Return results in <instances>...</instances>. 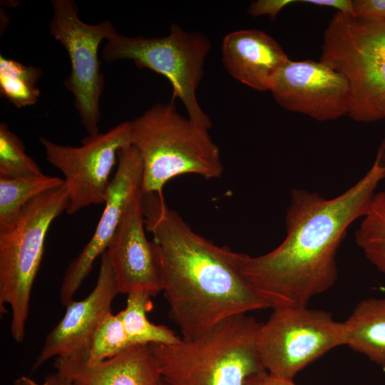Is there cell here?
<instances>
[{"label":"cell","mask_w":385,"mask_h":385,"mask_svg":"<svg viewBox=\"0 0 385 385\" xmlns=\"http://www.w3.org/2000/svg\"><path fill=\"white\" fill-rule=\"evenodd\" d=\"M366 259L385 273V191L376 192L355 233Z\"/></svg>","instance_id":"obj_21"},{"label":"cell","mask_w":385,"mask_h":385,"mask_svg":"<svg viewBox=\"0 0 385 385\" xmlns=\"http://www.w3.org/2000/svg\"><path fill=\"white\" fill-rule=\"evenodd\" d=\"M168 315L182 338L192 340L225 319L270 308L242 273L237 252L195 232L163 195L143 193Z\"/></svg>","instance_id":"obj_2"},{"label":"cell","mask_w":385,"mask_h":385,"mask_svg":"<svg viewBox=\"0 0 385 385\" xmlns=\"http://www.w3.org/2000/svg\"><path fill=\"white\" fill-rule=\"evenodd\" d=\"M39 140L48 163L64 175L69 197L66 212L73 215L89 205L105 203L118 151L132 145L131 121L120 123L106 133L88 135L77 147L44 137Z\"/></svg>","instance_id":"obj_10"},{"label":"cell","mask_w":385,"mask_h":385,"mask_svg":"<svg viewBox=\"0 0 385 385\" xmlns=\"http://www.w3.org/2000/svg\"><path fill=\"white\" fill-rule=\"evenodd\" d=\"M143 173V160L138 149L133 145L120 149L117 170L111 180L105 207L94 233L63 274L59 290L63 307L73 301L93 263L107 250L129 202L142 190Z\"/></svg>","instance_id":"obj_12"},{"label":"cell","mask_w":385,"mask_h":385,"mask_svg":"<svg viewBox=\"0 0 385 385\" xmlns=\"http://www.w3.org/2000/svg\"><path fill=\"white\" fill-rule=\"evenodd\" d=\"M295 2L298 1L258 0L250 4L248 14L253 16L268 15L272 20H274L284 7Z\"/></svg>","instance_id":"obj_25"},{"label":"cell","mask_w":385,"mask_h":385,"mask_svg":"<svg viewBox=\"0 0 385 385\" xmlns=\"http://www.w3.org/2000/svg\"><path fill=\"white\" fill-rule=\"evenodd\" d=\"M131 142L143 160V193L163 195L165 184L183 175H222L220 150L208 130L180 115L173 102L155 104L131 120Z\"/></svg>","instance_id":"obj_4"},{"label":"cell","mask_w":385,"mask_h":385,"mask_svg":"<svg viewBox=\"0 0 385 385\" xmlns=\"http://www.w3.org/2000/svg\"><path fill=\"white\" fill-rule=\"evenodd\" d=\"M118 294L114 271L105 251L95 287L84 299L66 307L64 315L46 336L32 371L53 357L86 359L93 335L112 312V302Z\"/></svg>","instance_id":"obj_13"},{"label":"cell","mask_w":385,"mask_h":385,"mask_svg":"<svg viewBox=\"0 0 385 385\" xmlns=\"http://www.w3.org/2000/svg\"><path fill=\"white\" fill-rule=\"evenodd\" d=\"M344 324L346 345L385 369V297L360 301Z\"/></svg>","instance_id":"obj_17"},{"label":"cell","mask_w":385,"mask_h":385,"mask_svg":"<svg viewBox=\"0 0 385 385\" xmlns=\"http://www.w3.org/2000/svg\"><path fill=\"white\" fill-rule=\"evenodd\" d=\"M256 345L266 371L293 379L331 349L346 345L345 327L323 310L307 306L277 307L268 320L261 323Z\"/></svg>","instance_id":"obj_8"},{"label":"cell","mask_w":385,"mask_h":385,"mask_svg":"<svg viewBox=\"0 0 385 385\" xmlns=\"http://www.w3.org/2000/svg\"><path fill=\"white\" fill-rule=\"evenodd\" d=\"M354 16L367 20H385V0H354Z\"/></svg>","instance_id":"obj_24"},{"label":"cell","mask_w":385,"mask_h":385,"mask_svg":"<svg viewBox=\"0 0 385 385\" xmlns=\"http://www.w3.org/2000/svg\"><path fill=\"white\" fill-rule=\"evenodd\" d=\"M245 385H295L293 379L274 376L267 371H262L249 376Z\"/></svg>","instance_id":"obj_27"},{"label":"cell","mask_w":385,"mask_h":385,"mask_svg":"<svg viewBox=\"0 0 385 385\" xmlns=\"http://www.w3.org/2000/svg\"><path fill=\"white\" fill-rule=\"evenodd\" d=\"M152 309L153 303L148 294L143 292L128 294L125 308L120 314L131 344H170L179 342L181 337L172 329L148 320L147 314Z\"/></svg>","instance_id":"obj_19"},{"label":"cell","mask_w":385,"mask_h":385,"mask_svg":"<svg viewBox=\"0 0 385 385\" xmlns=\"http://www.w3.org/2000/svg\"><path fill=\"white\" fill-rule=\"evenodd\" d=\"M64 183L61 178L46 175L0 178V232L14 227L24 207L32 199Z\"/></svg>","instance_id":"obj_18"},{"label":"cell","mask_w":385,"mask_h":385,"mask_svg":"<svg viewBox=\"0 0 385 385\" xmlns=\"http://www.w3.org/2000/svg\"><path fill=\"white\" fill-rule=\"evenodd\" d=\"M56 371L75 385H161L162 376L150 344L134 345L96 364L86 359L56 358Z\"/></svg>","instance_id":"obj_16"},{"label":"cell","mask_w":385,"mask_h":385,"mask_svg":"<svg viewBox=\"0 0 385 385\" xmlns=\"http://www.w3.org/2000/svg\"><path fill=\"white\" fill-rule=\"evenodd\" d=\"M67 188L45 192L23 209L11 229L0 232V309H11V334L21 343L26 335L33 284L44 252L53 221L66 210Z\"/></svg>","instance_id":"obj_6"},{"label":"cell","mask_w":385,"mask_h":385,"mask_svg":"<svg viewBox=\"0 0 385 385\" xmlns=\"http://www.w3.org/2000/svg\"><path fill=\"white\" fill-rule=\"evenodd\" d=\"M261 323L239 314L192 340L151 344L165 385H245L266 371L260 359L257 334Z\"/></svg>","instance_id":"obj_3"},{"label":"cell","mask_w":385,"mask_h":385,"mask_svg":"<svg viewBox=\"0 0 385 385\" xmlns=\"http://www.w3.org/2000/svg\"><path fill=\"white\" fill-rule=\"evenodd\" d=\"M133 345L124 329L120 312L108 314L96 331L86 360L96 364L115 356Z\"/></svg>","instance_id":"obj_23"},{"label":"cell","mask_w":385,"mask_h":385,"mask_svg":"<svg viewBox=\"0 0 385 385\" xmlns=\"http://www.w3.org/2000/svg\"><path fill=\"white\" fill-rule=\"evenodd\" d=\"M385 179V138L372 166L339 195L291 192L286 237L260 256L237 252L240 269L270 307H304L336 282L337 252L349 226L367 212L379 184Z\"/></svg>","instance_id":"obj_1"},{"label":"cell","mask_w":385,"mask_h":385,"mask_svg":"<svg viewBox=\"0 0 385 385\" xmlns=\"http://www.w3.org/2000/svg\"><path fill=\"white\" fill-rule=\"evenodd\" d=\"M270 91L284 109L318 121L337 120L350 111L347 81L321 61L289 59L277 73Z\"/></svg>","instance_id":"obj_11"},{"label":"cell","mask_w":385,"mask_h":385,"mask_svg":"<svg viewBox=\"0 0 385 385\" xmlns=\"http://www.w3.org/2000/svg\"><path fill=\"white\" fill-rule=\"evenodd\" d=\"M143 192L129 202L106 250L119 293L143 292L154 297L163 285L152 242L145 235Z\"/></svg>","instance_id":"obj_14"},{"label":"cell","mask_w":385,"mask_h":385,"mask_svg":"<svg viewBox=\"0 0 385 385\" xmlns=\"http://www.w3.org/2000/svg\"><path fill=\"white\" fill-rule=\"evenodd\" d=\"M14 385H75L69 379L58 371L46 376L42 383H38L31 378L21 376L13 381Z\"/></svg>","instance_id":"obj_26"},{"label":"cell","mask_w":385,"mask_h":385,"mask_svg":"<svg viewBox=\"0 0 385 385\" xmlns=\"http://www.w3.org/2000/svg\"><path fill=\"white\" fill-rule=\"evenodd\" d=\"M221 50L222 61L227 72L258 91H270L277 73L289 59L277 41L257 29L227 34Z\"/></svg>","instance_id":"obj_15"},{"label":"cell","mask_w":385,"mask_h":385,"mask_svg":"<svg viewBox=\"0 0 385 385\" xmlns=\"http://www.w3.org/2000/svg\"><path fill=\"white\" fill-rule=\"evenodd\" d=\"M42 73L38 67L26 66L1 55V96L18 108L35 105L41 95L37 83Z\"/></svg>","instance_id":"obj_20"},{"label":"cell","mask_w":385,"mask_h":385,"mask_svg":"<svg viewBox=\"0 0 385 385\" xmlns=\"http://www.w3.org/2000/svg\"><path fill=\"white\" fill-rule=\"evenodd\" d=\"M161 385H165V384L164 383V381H163V379H162V384H161Z\"/></svg>","instance_id":"obj_29"},{"label":"cell","mask_w":385,"mask_h":385,"mask_svg":"<svg viewBox=\"0 0 385 385\" xmlns=\"http://www.w3.org/2000/svg\"><path fill=\"white\" fill-rule=\"evenodd\" d=\"M51 6L49 33L65 48L71 62V71L63 85L73 96L74 107L88 135L98 134L104 88L98 49L101 42L118 32L109 20L97 24L81 21L73 0H53Z\"/></svg>","instance_id":"obj_9"},{"label":"cell","mask_w":385,"mask_h":385,"mask_svg":"<svg viewBox=\"0 0 385 385\" xmlns=\"http://www.w3.org/2000/svg\"><path fill=\"white\" fill-rule=\"evenodd\" d=\"M44 175L26 152L22 140L5 123H0V178L14 179Z\"/></svg>","instance_id":"obj_22"},{"label":"cell","mask_w":385,"mask_h":385,"mask_svg":"<svg viewBox=\"0 0 385 385\" xmlns=\"http://www.w3.org/2000/svg\"><path fill=\"white\" fill-rule=\"evenodd\" d=\"M211 48L209 38L198 31H186L178 24L164 37L144 38L115 34L102 51L106 62L132 61L165 76L171 83V102L179 98L188 117L209 130L212 122L201 108L196 90L204 76L205 59Z\"/></svg>","instance_id":"obj_7"},{"label":"cell","mask_w":385,"mask_h":385,"mask_svg":"<svg viewBox=\"0 0 385 385\" xmlns=\"http://www.w3.org/2000/svg\"><path fill=\"white\" fill-rule=\"evenodd\" d=\"M299 2L332 7L337 9V11L354 16L353 1L351 0H303Z\"/></svg>","instance_id":"obj_28"},{"label":"cell","mask_w":385,"mask_h":385,"mask_svg":"<svg viewBox=\"0 0 385 385\" xmlns=\"http://www.w3.org/2000/svg\"><path fill=\"white\" fill-rule=\"evenodd\" d=\"M320 61L347 81L349 116L361 123L385 119V20L337 11L323 35Z\"/></svg>","instance_id":"obj_5"}]
</instances>
